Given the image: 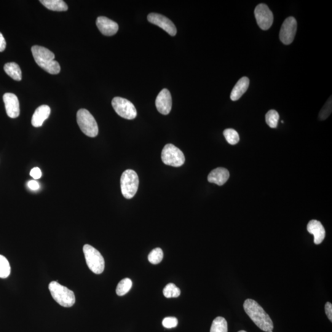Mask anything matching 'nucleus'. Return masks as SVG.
Returning a JSON list of instances; mask_svg holds the SVG:
<instances>
[{"label": "nucleus", "mask_w": 332, "mask_h": 332, "mask_svg": "<svg viewBox=\"0 0 332 332\" xmlns=\"http://www.w3.org/2000/svg\"><path fill=\"white\" fill-rule=\"evenodd\" d=\"M132 282L130 278L122 280L117 286L116 292L118 296H123L132 288Z\"/></svg>", "instance_id": "nucleus-22"}, {"label": "nucleus", "mask_w": 332, "mask_h": 332, "mask_svg": "<svg viewBox=\"0 0 332 332\" xmlns=\"http://www.w3.org/2000/svg\"><path fill=\"white\" fill-rule=\"evenodd\" d=\"M150 22L160 26L167 32L170 36H174L176 34V28L172 21L162 14L157 13H150L148 16Z\"/></svg>", "instance_id": "nucleus-11"}, {"label": "nucleus", "mask_w": 332, "mask_h": 332, "mask_svg": "<svg viewBox=\"0 0 332 332\" xmlns=\"http://www.w3.org/2000/svg\"><path fill=\"white\" fill-rule=\"evenodd\" d=\"M257 24L264 30H268L274 20V16L268 6L265 4H259L254 10Z\"/></svg>", "instance_id": "nucleus-9"}, {"label": "nucleus", "mask_w": 332, "mask_h": 332, "mask_svg": "<svg viewBox=\"0 0 332 332\" xmlns=\"http://www.w3.org/2000/svg\"><path fill=\"white\" fill-rule=\"evenodd\" d=\"M156 108L160 114L167 115L170 113L172 109V97L167 89L162 90L157 96L156 102Z\"/></svg>", "instance_id": "nucleus-12"}, {"label": "nucleus", "mask_w": 332, "mask_h": 332, "mask_svg": "<svg viewBox=\"0 0 332 332\" xmlns=\"http://www.w3.org/2000/svg\"><path fill=\"white\" fill-rule=\"evenodd\" d=\"M163 294L168 298H176V297L180 296V290L175 284L170 283L166 285L164 290H163Z\"/></svg>", "instance_id": "nucleus-24"}, {"label": "nucleus", "mask_w": 332, "mask_h": 332, "mask_svg": "<svg viewBox=\"0 0 332 332\" xmlns=\"http://www.w3.org/2000/svg\"><path fill=\"white\" fill-rule=\"evenodd\" d=\"M243 307L246 314L260 329L266 332L273 330L274 325L272 318L258 302L252 299H247Z\"/></svg>", "instance_id": "nucleus-1"}, {"label": "nucleus", "mask_w": 332, "mask_h": 332, "mask_svg": "<svg viewBox=\"0 0 332 332\" xmlns=\"http://www.w3.org/2000/svg\"><path fill=\"white\" fill-rule=\"evenodd\" d=\"M178 320L174 317L166 318L162 320V326L166 328H172L178 326Z\"/></svg>", "instance_id": "nucleus-29"}, {"label": "nucleus", "mask_w": 332, "mask_h": 332, "mask_svg": "<svg viewBox=\"0 0 332 332\" xmlns=\"http://www.w3.org/2000/svg\"><path fill=\"white\" fill-rule=\"evenodd\" d=\"M297 22L294 17L286 18L281 26L280 38L283 44L288 45L293 42L296 36Z\"/></svg>", "instance_id": "nucleus-10"}, {"label": "nucleus", "mask_w": 332, "mask_h": 332, "mask_svg": "<svg viewBox=\"0 0 332 332\" xmlns=\"http://www.w3.org/2000/svg\"><path fill=\"white\" fill-rule=\"evenodd\" d=\"M50 114V108L49 106L44 105L37 108L32 116V124L34 127L42 126L45 120L49 118Z\"/></svg>", "instance_id": "nucleus-17"}, {"label": "nucleus", "mask_w": 332, "mask_h": 332, "mask_svg": "<svg viewBox=\"0 0 332 332\" xmlns=\"http://www.w3.org/2000/svg\"><path fill=\"white\" fill-rule=\"evenodd\" d=\"M28 188L32 190H38L40 188V184L36 180H30L28 182Z\"/></svg>", "instance_id": "nucleus-32"}, {"label": "nucleus", "mask_w": 332, "mask_h": 332, "mask_svg": "<svg viewBox=\"0 0 332 332\" xmlns=\"http://www.w3.org/2000/svg\"><path fill=\"white\" fill-rule=\"evenodd\" d=\"M4 70L8 76L15 81L20 82L22 80V71L20 66L15 62H10L5 64Z\"/></svg>", "instance_id": "nucleus-20"}, {"label": "nucleus", "mask_w": 332, "mask_h": 332, "mask_svg": "<svg viewBox=\"0 0 332 332\" xmlns=\"http://www.w3.org/2000/svg\"><path fill=\"white\" fill-rule=\"evenodd\" d=\"M224 135L226 141L230 144L234 146L240 141V136L238 133L232 128H227L224 130Z\"/></svg>", "instance_id": "nucleus-26"}, {"label": "nucleus", "mask_w": 332, "mask_h": 332, "mask_svg": "<svg viewBox=\"0 0 332 332\" xmlns=\"http://www.w3.org/2000/svg\"><path fill=\"white\" fill-rule=\"evenodd\" d=\"M210 332H228V323L226 318H216L212 324Z\"/></svg>", "instance_id": "nucleus-21"}, {"label": "nucleus", "mask_w": 332, "mask_h": 332, "mask_svg": "<svg viewBox=\"0 0 332 332\" xmlns=\"http://www.w3.org/2000/svg\"><path fill=\"white\" fill-rule=\"evenodd\" d=\"M139 179L134 170H128L121 176L122 192L125 198L130 200L135 196L138 188Z\"/></svg>", "instance_id": "nucleus-6"}, {"label": "nucleus", "mask_w": 332, "mask_h": 332, "mask_svg": "<svg viewBox=\"0 0 332 332\" xmlns=\"http://www.w3.org/2000/svg\"><path fill=\"white\" fill-rule=\"evenodd\" d=\"M10 273V266L6 257L0 255V278L6 279Z\"/></svg>", "instance_id": "nucleus-23"}, {"label": "nucleus", "mask_w": 332, "mask_h": 332, "mask_svg": "<svg viewBox=\"0 0 332 332\" xmlns=\"http://www.w3.org/2000/svg\"><path fill=\"white\" fill-rule=\"evenodd\" d=\"M162 160L164 164L172 167H180L186 162L184 154L172 144H167L162 152Z\"/></svg>", "instance_id": "nucleus-7"}, {"label": "nucleus", "mask_w": 332, "mask_h": 332, "mask_svg": "<svg viewBox=\"0 0 332 332\" xmlns=\"http://www.w3.org/2000/svg\"><path fill=\"white\" fill-rule=\"evenodd\" d=\"M6 40H5L2 34L0 32V52H4V50L6 49Z\"/></svg>", "instance_id": "nucleus-33"}, {"label": "nucleus", "mask_w": 332, "mask_h": 332, "mask_svg": "<svg viewBox=\"0 0 332 332\" xmlns=\"http://www.w3.org/2000/svg\"><path fill=\"white\" fill-rule=\"evenodd\" d=\"M77 122L82 132L90 138L98 135V128L97 122L90 112L86 109H80L77 112Z\"/></svg>", "instance_id": "nucleus-4"}, {"label": "nucleus", "mask_w": 332, "mask_h": 332, "mask_svg": "<svg viewBox=\"0 0 332 332\" xmlns=\"http://www.w3.org/2000/svg\"><path fill=\"white\" fill-rule=\"evenodd\" d=\"M112 106L119 116L126 120H134L136 116V108L134 104L127 99L116 97L112 102Z\"/></svg>", "instance_id": "nucleus-8"}, {"label": "nucleus", "mask_w": 332, "mask_h": 332, "mask_svg": "<svg viewBox=\"0 0 332 332\" xmlns=\"http://www.w3.org/2000/svg\"><path fill=\"white\" fill-rule=\"evenodd\" d=\"M229 178L230 173L226 168H218L211 171L208 174V180L210 183L222 186L228 180Z\"/></svg>", "instance_id": "nucleus-16"}, {"label": "nucleus", "mask_w": 332, "mask_h": 332, "mask_svg": "<svg viewBox=\"0 0 332 332\" xmlns=\"http://www.w3.org/2000/svg\"><path fill=\"white\" fill-rule=\"evenodd\" d=\"M30 176L34 178V180H38V179L42 178V173L41 170L39 168H32L30 171Z\"/></svg>", "instance_id": "nucleus-30"}, {"label": "nucleus", "mask_w": 332, "mask_h": 332, "mask_svg": "<svg viewBox=\"0 0 332 332\" xmlns=\"http://www.w3.org/2000/svg\"><path fill=\"white\" fill-rule=\"evenodd\" d=\"M163 252L162 248H156L149 254L148 258L152 264H157L162 262L163 258Z\"/></svg>", "instance_id": "nucleus-27"}, {"label": "nucleus", "mask_w": 332, "mask_h": 332, "mask_svg": "<svg viewBox=\"0 0 332 332\" xmlns=\"http://www.w3.org/2000/svg\"><path fill=\"white\" fill-rule=\"evenodd\" d=\"M32 52L34 60L40 68L50 74H60V64L54 60V54L50 50L40 46H34L32 48Z\"/></svg>", "instance_id": "nucleus-2"}, {"label": "nucleus", "mask_w": 332, "mask_h": 332, "mask_svg": "<svg viewBox=\"0 0 332 332\" xmlns=\"http://www.w3.org/2000/svg\"><path fill=\"white\" fill-rule=\"evenodd\" d=\"M265 120H266L267 124L270 128H276L279 122L280 114L274 110H271L265 115Z\"/></svg>", "instance_id": "nucleus-25"}, {"label": "nucleus", "mask_w": 332, "mask_h": 332, "mask_svg": "<svg viewBox=\"0 0 332 332\" xmlns=\"http://www.w3.org/2000/svg\"><path fill=\"white\" fill-rule=\"evenodd\" d=\"M249 84H250V80L248 77L242 78L236 84L232 91L231 95H230L232 100V101L239 100L248 90Z\"/></svg>", "instance_id": "nucleus-18"}, {"label": "nucleus", "mask_w": 332, "mask_h": 332, "mask_svg": "<svg viewBox=\"0 0 332 332\" xmlns=\"http://www.w3.org/2000/svg\"><path fill=\"white\" fill-rule=\"evenodd\" d=\"M98 30L106 36H113L118 31L119 26L116 22L104 16H100L96 20Z\"/></svg>", "instance_id": "nucleus-14"}, {"label": "nucleus", "mask_w": 332, "mask_h": 332, "mask_svg": "<svg viewBox=\"0 0 332 332\" xmlns=\"http://www.w3.org/2000/svg\"><path fill=\"white\" fill-rule=\"evenodd\" d=\"M2 98L8 116L12 118H16L20 116V102L17 96L14 94L6 93Z\"/></svg>", "instance_id": "nucleus-13"}, {"label": "nucleus", "mask_w": 332, "mask_h": 332, "mask_svg": "<svg viewBox=\"0 0 332 332\" xmlns=\"http://www.w3.org/2000/svg\"><path fill=\"white\" fill-rule=\"evenodd\" d=\"M40 2L48 10L54 12H66L68 10V4L62 0H41Z\"/></svg>", "instance_id": "nucleus-19"}, {"label": "nucleus", "mask_w": 332, "mask_h": 332, "mask_svg": "<svg viewBox=\"0 0 332 332\" xmlns=\"http://www.w3.org/2000/svg\"><path fill=\"white\" fill-rule=\"evenodd\" d=\"M49 290L52 298L62 306L72 307L76 302L74 292L56 281H52L50 284Z\"/></svg>", "instance_id": "nucleus-3"}, {"label": "nucleus", "mask_w": 332, "mask_h": 332, "mask_svg": "<svg viewBox=\"0 0 332 332\" xmlns=\"http://www.w3.org/2000/svg\"></svg>", "instance_id": "nucleus-35"}, {"label": "nucleus", "mask_w": 332, "mask_h": 332, "mask_svg": "<svg viewBox=\"0 0 332 332\" xmlns=\"http://www.w3.org/2000/svg\"><path fill=\"white\" fill-rule=\"evenodd\" d=\"M325 310L326 316L328 318V320H330V322L332 321V305L331 302H326L325 305Z\"/></svg>", "instance_id": "nucleus-31"}, {"label": "nucleus", "mask_w": 332, "mask_h": 332, "mask_svg": "<svg viewBox=\"0 0 332 332\" xmlns=\"http://www.w3.org/2000/svg\"><path fill=\"white\" fill-rule=\"evenodd\" d=\"M238 332H246V331H244V330H240V331Z\"/></svg>", "instance_id": "nucleus-34"}, {"label": "nucleus", "mask_w": 332, "mask_h": 332, "mask_svg": "<svg viewBox=\"0 0 332 332\" xmlns=\"http://www.w3.org/2000/svg\"><path fill=\"white\" fill-rule=\"evenodd\" d=\"M86 262L91 271L96 274L102 273L105 269V260L97 249L89 244L83 247Z\"/></svg>", "instance_id": "nucleus-5"}, {"label": "nucleus", "mask_w": 332, "mask_h": 332, "mask_svg": "<svg viewBox=\"0 0 332 332\" xmlns=\"http://www.w3.org/2000/svg\"><path fill=\"white\" fill-rule=\"evenodd\" d=\"M308 232L314 236V242L318 245L322 243L326 237V230L322 224L316 220H312L307 226Z\"/></svg>", "instance_id": "nucleus-15"}, {"label": "nucleus", "mask_w": 332, "mask_h": 332, "mask_svg": "<svg viewBox=\"0 0 332 332\" xmlns=\"http://www.w3.org/2000/svg\"><path fill=\"white\" fill-rule=\"evenodd\" d=\"M332 97L328 98V100L322 107L320 113V118L321 120H324L330 116L332 113Z\"/></svg>", "instance_id": "nucleus-28"}]
</instances>
